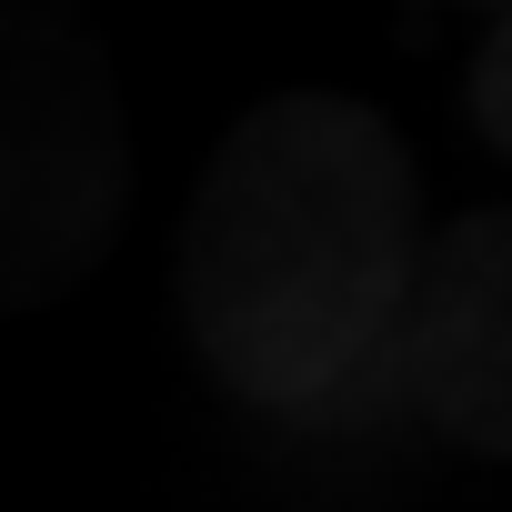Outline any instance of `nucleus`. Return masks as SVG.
<instances>
[{
	"label": "nucleus",
	"mask_w": 512,
	"mask_h": 512,
	"mask_svg": "<svg viewBox=\"0 0 512 512\" xmlns=\"http://www.w3.org/2000/svg\"><path fill=\"white\" fill-rule=\"evenodd\" d=\"M422 241V171L372 101H262L181 221V332L231 402L312 412L362 362H392Z\"/></svg>",
	"instance_id": "f257e3e1"
},
{
	"label": "nucleus",
	"mask_w": 512,
	"mask_h": 512,
	"mask_svg": "<svg viewBox=\"0 0 512 512\" xmlns=\"http://www.w3.org/2000/svg\"><path fill=\"white\" fill-rule=\"evenodd\" d=\"M131 211V121L81 21L0 0V322L71 302Z\"/></svg>",
	"instance_id": "f03ea898"
},
{
	"label": "nucleus",
	"mask_w": 512,
	"mask_h": 512,
	"mask_svg": "<svg viewBox=\"0 0 512 512\" xmlns=\"http://www.w3.org/2000/svg\"><path fill=\"white\" fill-rule=\"evenodd\" d=\"M412 412L492 462H512V211H452L392 332Z\"/></svg>",
	"instance_id": "7ed1b4c3"
},
{
	"label": "nucleus",
	"mask_w": 512,
	"mask_h": 512,
	"mask_svg": "<svg viewBox=\"0 0 512 512\" xmlns=\"http://www.w3.org/2000/svg\"><path fill=\"white\" fill-rule=\"evenodd\" d=\"M462 111H472V131L512 161V0L482 21V41H472V71H462Z\"/></svg>",
	"instance_id": "20e7f679"
}]
</instances>
